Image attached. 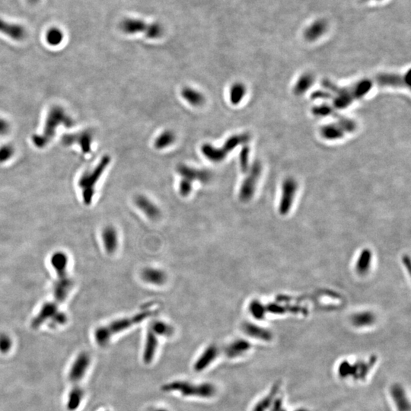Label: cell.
Here are the masks:
<instances>
[{"mask_svg": "<svg viewBox=\"0 0 411 411\" xmlns=\"http://www.w3.org/2000/svg\"><path fill=\"white\" fill-rule=\"evenodd\" d=\"M152 316H153V312L142 311L136 314L134 316L117 319L107 325L99 327L95 332V342L100 347H105L108 345V343L110 342L112 337L115 336L117 333L126 331L136 324H140Z\"/></svg>", "mask_w": 411, "mask_h": 411, "instance_id": "3957f363", "label": "cell"}, {"mask_svg": "<svg viewBox=\"0 0 411 411\" xmlns=\"http://www.w3.org/2000/svg\"><path fill=\"white\" fill-rule=\"evenodd\" d=\"M375 321V317L372 314L369 312H364V313L357 314L353 316L352 321L355 326L357 328H364L368 327L373 324Z\"/></svg>", "mask_w": 411, "mask_h": 411, "instance_id": "8d00e7d4", "label": "cell"}, {"mask_svg": "<svg viewBox=\"0 0 411 411\" xmlns=\"http://www.w3.org/2000/svg\"><path fill=\"white\" fill-rule=\"evenodd\" d=\"M245 181L241 184L239 190V200L241 202L246 203L250 201L255 193L256 187L258 182L259 177L262 172L261 162L255 161L252 165Z\"/></svg>", "mask_w": 411, "mask_h": 411, "instance_id": "30bf717a", "label": "cell"}, {"mask_svg": "<svg viewBox=\"0 0 411 411\" xmlns=\"http://www.w3.org/2000/svg\"><path fill=\"white\" fill-rule=\"evenodd\" d=\"M91 364V358L87 353H81L73 362L69 372V381L72 383V388H79L78 385L83 379L85 373L89 369Z\"/></svg>", "mask_w": 411, "mask_h": 411, "instance_id": "8fae6325", "label": "cell"}, {"mask_svg": "<svg viewBox=\"0 0 411 411\" xmlns=\"http://www.w3.org/2000/svg\"><path fill=\"white\" fill-rule=\"evenodd\" d=\"M158 336L153 331L149 329L146 333L143 357H142L145 364H150L153 362L156 351L158 349Z\"/></svg>", "mask_w": 411, "mask_h": 411, "instance_id": "484cf974", "label": "cell"}, {"mask_svg": "<svg viewBox=\"0 0 411 411\" xmlns=\"http://www.w3.org/2000/svg\"><path fill=\"white\" fill-rule=\"evenodd\" d=\"M314 82V77L312 75L304 74L299 79L294 87L295 94L297 95L303 94L312 86Z\"/></svg>", "mask_w": 411, "mask_h": 411, "instance_id": "836d02e7", "label": "cell"}, {"mask_svg": "<svg viewBox=\"0 0 411 411\" xmlns=\"http://www.w3.org/2000/svg\"><path fill=\"white\" fill-rule=\"evenodd\" d=\"M295 411H308V410L304 409V408H300V409L296 410Z\"/></svg>", "mask_w": 411, "mask_h": 411, "instance_id": "c3c4849f", "label": "cell"}, {"mask_svg": "<svg viewBox=\"0 0 411 411\" xmlns=\"http://www.w3.org/2000/svg\"><path fill=\"white\" fill-rule=\"evenodd\" d=\"M203 154L206 158H208L209 161L213 162H221L225 159L226 156L222 153L220 148H215L210 144L205 143L201 147Z\"/></svg>", "mask_w": 411, "mask_h": 411, "instance_id": "f546056e", "label": "cell"}, {"mask_svg": "<svg viewBox=\"0 0 411 411\" xmlns=\"http://www.w3.org/2000/svg\"><path fill=\"white\" fill-rule=\"evenodd\" d=\"M376 362V356H371L368 360H357L353 364L348 360H344L337 367V375L341 379L351 378L356 381H365L374 368Z\"/></svg>", "mask_w": 411, "mask_h": 411, "instance_id": "52a82bcc", "label": "cell"}, {"mask_svg": "<svg viewBox=\"0 0 411 411\" xmlns=\"http://www.w3.org/2000/svg\"><path fill=\"white\" fill-rule=\"evenodd\" d=\"M375 83L380 86L390 87H409L410 70L406 75L384 74L378 75L374 79Z\"/></svg>", "mask_w": 411, "mask_h": 411, "instance_id": "9a60e30c", "label": "cell"}, {"mask_svg": "<svg viewBox=\"0 0 411 411\" xmlns=\"http://www.w3.org/2000/svg\"><path fill=\"white\" fill-rule=\"evenodd\" d=\"M312 113L315 115L321 116V117L332 116V117L337 118L338 122L339 121H344V119L346 118V117H342V116L338 114L337 112L333 110L332 107L328 105H319V106L314 107L313 109H312Z\"/></svg>", "mask_w": 411, "mask_h": 411, "instance_id": "d590c367", "label": "cell"}, {"mask_svg": "<svg viewBox=\"0 0 411 411\" xmlns=\"http://www.w3.org/2000/svg\"><path fill=\"white\" fill-rule=\"evenodd\" d=\"M93 140L92 132L85 130L79 133L64 135L62 137V142L65 145H73L77 144L82 149L83 153L88 154L92 151Z\"/></svg>", "mask_w": 411, "mask_h": 411, "instance_id": "4fadbf2b", "label": "cell"}, {"mask_svg": "<svg viewBox=\"0 0 411 411\" xmlns=\"http://www.w3.org/2000/svg\"><path fill=\"white\" fill-rule=\"evenodd\" d=\"M45 39L50 46H59L63 41V32L57 27H52L47 32Z\"/></svg>", "mask_w": 411, "mask_h": 411, "instance_id": "d6a6232c", "label": "cell"}, {"mask_svg": "<svg viewBox=\"0 0 411 411\" xmlns=\"http://www.w3.org/2000/svg\"><path fill=\"white\" fill-rule=\"evenodd\" d=\"M280 391V385L277 383L273 385L270 392H269L266 397H263L261 401H259L255 406L253 407L252 411H268L271 408L273 402L277 399V395Z\"/></svg>", "mask_w": 411, "mask_h": 411, "instance_id": "4316f807", "label": "cell"}, {"mask_svg": "<svg viewBox=\"0 0 411 411\" xmlns=\"http://www.w3.org/2000/svg\"><path fill=\"white\" fill-rule=\"evenodd\" d=\"M181 95L185 101L193 106H201L205 102V97L202 93L190 87H185L181 91Z\"/></svg>", "mask_w": 411, "mask_h": 411, "instance_id": "83f0119b", "label": "cell"}, {"mask_svg": "<svg viewBox=\"0 0 411 411\" xmlns=\"http://www.w3.org/2000/svg\"><path fill=\"white\" fill-rule=\"evenodd\" d=\"M371 262V253L369 251H365L363 252L360 258H359L358 263H357V271L361 274H364L366 273L367 270L370 267Z\"/></svg>", "mask_w": 411, "mask_h": 411, "instance_id": "74e56055", "label": "cell"}, {"mask_svg": "<svg viewBox=\"0 0 411 411\" xmlns=\"http://www.w3.org/2000/svg\"><path fill=\"white\" fill-rule=\"evenodd\" d=\"M241 329L245 334L248 335V337H252L253 339L269 342L273 338L271 332L267 330L266 328L258 326L255 324L249 322L244 323L242 324V327H241Z\"/></svg>", "mask_w": 411, "mask_h": 411, "instance_id": "603a6c76", "label": "cell"}, {"mask_svg": "<svg viewBox=\"0 0 411 411\" xmlns=\"http://www.w3.org/2000/svg\"><path fill=\"white\" fill-rule=\"evenodd\" d=\"M249 154L250 149L248 145H245L241 149L240 153V167L241 172L246 173L249 171Z\"/></svg>", "mask_w": 411, "mask_h": 411, "instance_id": "f35d334b", "label": "cell"}, {"mask_svg": "<svg viewBox=\"0 0 411 411\" xmlns=\"http://www.w3.org/2000/svg\"><path fill=\"white\" fill-rule=\"evenodd\" d=\"M356 129V124H345L337 122L324 125L321 128L320 133L326 140H336L343 138L347 133H353Z\"/></svg>", "mask_w": 411, "mask_h": 411, "instance_id": "5bb4252c", "label": "cell"}, {"mask_svg": "<svg viewBox=\"0 0 411 411\" xmlns=\"http://www.w3.org/2000/svg\"><path fill=\"white\" fill-rule=\"evenodd\" d=\"M251 348L252 344L248 340L237 339L225 347L224 353L228 358L236 359L248 353Z\"/></svg>", "mask_w": 411, "mask_h": 411, "instance_id": "44dd1931", "label": "cell"}, {"mask_svg": "<svg viewBox=\"0 0 411 411\" xmlns=\"http://www.w3.org/2000/svg\"><path fill=\"white\" fill-rule=\"evenodd\" d=\"M219 353H220V349L215 344H211L206 348L202 354L197 359L193 365V369L197 372L205 370L216 360V358L218 357Z\"/></svg>", "mask_w": 411, "mask_h": 411, "instance_id": "ffe728a7", "label": "cell"}, {"mask_svg": "<svg viewBox=\"0 0 411 411\" xmlns=\"http://www.w3.org/2000/svg\"><path fill=\"white\" fill-rule=\"evenodd\" d=\"M47 321H49V325L51 327L63 325L67 321L66 314L59 310V305L55 301L46 302L42 305L41 310L32 320V327L37 329Z\"/></svg>", "mask_w": 411, "mask_h": 411, "instance_id": "ba28073f", "label": "cell"}, {"mask_svg": "<svg viewBox=\"0 0 411 411\" xmlns=\"http://www.w3.org/2000/svg\"><path fill=\"white\" fill-rule=\"evenodd\" d=\"M84 397V391L81 387L72 388L68 396L67 407L68 411H74L79 408Z\"/></svg>", "mask_w": 411, "mask_h": 411, "instance_id": "f1b7e54d", "label": "cell"}, {"mask_svg": "<svg viewBox=\"0 0 411 411\" xmlns=\"http://www.w3.org/2000/svg\"><path fill=\"white\" fill-rule=\"evenodd\" d=\"M177 170L183 179L188 180L192 183L199 181L206 184L209 182L212 178V174L207 170H198L185 165H179Z\"/></svg>", "mask_w": 411, "mask_h": 411, "instance_id": "e0dca14e", "label": "cell"}, {"mask_svg": "<svg viewBox=\"0 0 411 411\" xmlns=\"http://www.w3.org/2000/svg\"><path fill=\"white\" fill-rule=\"evenodd\" d=\"M391 398L397 411H411V404L406 391L401 384H394L389 390Z\"/></svg>", "mask_w": 411, "mask_h": 411, "instance_id": "2e32d148", "label": "cell"}, {"mask_svg": "<svg viewBox=\"0 0 411 411\" xmlns=\"http://www.w3.org/2000/svg\"><path fill=\"white\" fill-rule=\"evenodd\" d=\"M14 148L10 145H2L0 147V163L9 161L14 155Z\"/></svg>", "mask_w": 411, "mask_h": 411, "instance_id": "ab89813d", "label": "cell"}, {"mask_svg": "<svg viewBox=\"0 0 411 411\" xmlns=\"http://www.w3.org/2000/svg\"><path fill=\"white\" fill-rule=\"evenodd\" d=\"M297 188V182L292 177L286 178L283 183L282 196L279 208L281 214L285 215L289 213V209L293 205Z\"/></svg>", "mask_w": 411, "mask_h": 411, "instance_id": "7c38bea8", "label": "cell"}, {"mask_svg": "<svg viewBox=\"0 0 411 411\" xmlns=\"http://www.w3.org/2000/svg\"><path fill=\"white\" fill-rule=\"evenodd\" d=\"M120 28L123 32L127 34H135L140 32H144L145 36L150 39L156 38L159 32L158 24H147L142 20L137 18H125L121 21Z\"/></svg>", "mask_w": 411, "mask_h": 411, "instance_id": "9c48e42d", "label": "cell"}, {"mask_svg": "<svg viewBox=\"0 0 411 411\" xmlns=\"http://www.w3.org/2000/svg\"><path fill=\"white\" fill-rule=\"evenodd\" d=\"M153 411H169L168 410L165 409V408H158V409L154 410Z\"/></svg>", "mask_w": 411, "mask_h": 411, "instance_id": "7dc6e473", "label": "cell"}, {"mask_svg": "<svg viewBox=\"0 0 411 411\" xmlns=\"http://www.w3.org/2000/svg\"><path fill=\"white\" fill-rule=\"evenodd\" d=\"M192 184L193 183L188 180H181L179 184V193L182 197H188V195H190L193 189Z\"/></svg>", "mask_w": 411, "mask_h": 411, "instance_id": "b9f144b4", "label": "cell"}, {"mask_svg": "<svg viewBox=\"0 0 411 411\" xmlns=\"http://www.w3.org/2000/svg\"><path fill=\"white\" fill-rule=\"evenodd\" d=\"M161 389L164 392H179L185 397L211 398L216 395V386L209 382L193 384L190 381H174L162 385Z\"/></svg>", "mask_w": 411, "mask_h": 411, "instance_id": "5b68a950", "label": "cell"}, {"mask_svg": "<svg viewBox=\"0 0 411 411\" xmlns=\"http://www.w3.org/2000/svg\"><path fill=\"white\" fill-rule=\"evenodd\" d=\"M73 119L66 113L63 107L53 105L50 108L45 120L42 133L34 135L32 142L36 147L43 149L50 143L57 133V129L61 126L70 128L74 126Z\"/></svg>", "mask_w": 411, "mask_h": 411, "instance_id": "7a4b0ae2", "label": "cell"}, {"mask_svg": "<svg viewBox=\"0 0 411 411\" xmlns=\"http://www.w3.org/2000/svg\"><path fill=\"white\" fill-rule=\"evenodd\" d=\"M312 98L314 99H332V94L330 93H325L323 91H317L316 93H312Z\"/></svg>", "mask_w": 411, "mask_h": 411, "instance_id": "ee69618b", "label": "cell"}, {"mask_svg": "<svg viewBox=\"0 0 411 411\" xmlns=\"http://www.w3.org/2000/svg\"><path fill=\"white\" fill-rule=\"evenodd\" d=\"M328 30V23L324 19H316L304 31V37L308 41H317Z\"/></svg>", "mask_w": 411, "mask_h": 411, "instance_id": "cb8c5ba5", "label": "cell"}, {"mask_svg": "<svg viewBox=\"0 0 411 411\" xmlns=\"http://www.w3.org/2000/svg\"><path fill=\"white\" fill-rule=\"evenodd\" d=\"M68 257L62 252H55L51 256L50 264L57 274L53 286V296L56 303H63L73 287V281L68 274Z\"/></svg>", "mask_w": 411, "mask_h": 411, "instance_id": "277c9868", "label": "cell"}, {"mask_svg": "<svg viewBox=\"0 0 411 411\" xmlns=\"http://www.w3.org/2000/svg\"><path fill=\"white\" fill-rule=\"evenodd\" d=\"M135 205L141 212L147 216L149 220H158L161 217V211L159 208L149 200L147 197L144 195H138L135 197Z\"/></svg>", "mask_w": 411, "mask_h": 411, "instance_id": "d6986e66", "label": "cell"}, {"mask_svg": "<svg viewBox=\"0 0 411 411\" xmlns=\"http://www.w3.org/2000/svg\"><path fill=\"white\" fill-rule=\"evenodd\" d=\"M376 1H382V0H376Z\"/></svg>", "mask_w": 411, "mask_h": 411, "instance_id": "681fc988", "label": "cell"}, {"mask_svg": "<svg viewBox=\"0 0 411 411\" xmlns=\"http://www.w3.org/2000/svg\"><path fill=\"white\" fill-rule=\"evenodd\" d=\"M144 282L154 285H162L166 283L167 274L162 269L155 268H145L140 273Z\"/></svg>", "mask_w": 411, "mask_h": 411, "instance_id": "7402d4cb", "label": "cell"}, {"mask_svg": "<svg viewBox=\"0 0 411 411\" xmlns=\"http://www.w3.org/2000/svg\"><path fill=\"white\" fill-rule=\"evenodd\" d=\"M176 137L174 132L172 130H165L155 140V147L157 149H165L174 143Z\"/></svg>", "mask_w": 411, "mask_h": 411, "instance_id": "4dcf8cb0", "label": "cell"}, {"mask_svg": "<svg viewBox=\"0 0 411 411\" xmlns=\"http://www.w3.org/2000/svg\"><path fill=\"white\" fill-rule=\"evenodd\" d=\"M0 33L16 41H23L27 36V31L23 25L9 22L1 18H0Z\"/></svg>", "mask_w": 411, "mask_h": 411, "instance_id": "ac0fdd59", "label": "cell"}, {"mask_svg": "<svg viewBox=\"0 0 411 411\" xmlns=\"http://www.w3.org/2000/svg\"><path fill=\"white\" fill-rule=\"evenodd\" d=\"M261 308H262V306H261V304L259 303L258 301H253L250 304L249 310H250L251 313H252L253 317H257V318H261L262 317Z\"/></svg>", "mask_w": 411, "mask_h": 411, "instance_id": "7bdbcfd3", "label": "cell"}, {"mask_svg": "<svg viewBox=\"0 0 411 411\" xmlns=\"http://www.w3.org/2000/svg\"><path fill=\"white\" fill-rule=\"evenodd\" d=\"M246 94V88L240 82L232 85L230 89V101L232 105H237L242 101Z\"/></svg>", "mask_w": 411, "mask_h": 411, "instance_id": "e575fe53", "label": "cell"}, {"mask_svg": "<svg viewBox=\"0 0 411 411\" xmlns=\"http://www.w3.org/2000/svg\"><path fill=\"white\" fill-rule=\"evenodd\" d=\"M111 158L105 156L101 158L93 170L84 172L79 180V188L82 191V200L85 205H90L95 193V186L107 167L110 164Z\"/></svg>", "mask_w": 411, "mask_h": 411, "instance_id": "8992f818", "label": "cell"}, {"mask_svg": "<svg viewBox=\"0 0 411 411\" xmlns=\"http://www.w3.org/2000/svg\"><path fill=\"white\" fill-rule=\"evenodd\" d=\"M10 132V125L7 121L0 117V136H5Z\"/></svg>", "mask_w": 411, "mask_h": 411, "instance_id": "f6af8a7d", "label": "cell"}, {"mask_svg": "<svg viewBox=\"0 0 411 411\" xmlns=\"http://www.w3.org/2000/svg\"><path fill=\"white\" fill-rule=\"evenodd\" d=\"M151 331H153L157 336L162 337H171L174 333V328L162 321H156L151 324Z\"/></svg>", "mask_w": 411, "mask_h": 411, "instance_id": "1f68e13d", "label": "cell"}, {"mask_svg": "<svg viewBox=\"0 0 411 411\" xmlns=\"http://www.w3.org/2000/svg\"><path fill=\"white\" fill-rule=\"evenodd\" d=\"M40 0H27V2H29V3L32 4V5H34V4H37V2H39Z\"/></svg>", "mask_w": 411, "mask_h": 411, "instance_id": "bcb514c9", "label": "cell"}, {"mask_svg": "<svg viewBox=\"0 0 411 411\" xmlns=\"http://www.w3.org/2000/svg\"><path fill=\"white\" fill-rule=\"evenodd\" d=\"M13 348V340L5 333L0 334V352L2 353H9Z\"/></svg>", "mask_w": 411, "mask_h": 411, "instance_id": "60d3db41", "label": "cell"}, {"mask_svg": "<svg viewBox=\"0 0 411 411\" xmlns=\"http://www.w3.org/2000/svg\"><path fill=\"white\" fill-rule=\"evenodd\" d=\"M374 84H376L374 80L364 79L348 87L340 88L328 80H324L323 86L335 95V96L332 95V98L333 106L339 109H344L352 105L356 100L366 95Z\"/></svg>", "mask_w": 411, "mask_h": 411, "instance_id": "6da1fadb", "label": "cell"}, {"mask_svg": "<svg viewBox=\"0 0 411 411\" xmlns=\"http://www.w3.org/2000/svg\"><path fill=\"white\" fill-rule=\"evenodd\" d=\"M101 237L106 252L110 254L115 253L118 248V234L115 228L111 225L105 227L103 229Z\"/></svg>", "mask_w": 411, "mask_h": 411, "instance_id": "d4e9b609", "label": "cell"}]
</instances>
